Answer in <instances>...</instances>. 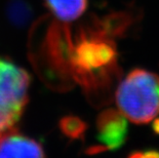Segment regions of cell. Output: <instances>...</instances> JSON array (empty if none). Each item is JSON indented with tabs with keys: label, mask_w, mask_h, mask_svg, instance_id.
I'll return each instance as SVG.
<instances>
[{
	"label": "cell",
	"mask_w": 159,
	"mask_h": 158,
	"mask_svg": "<svg viewBox=\"0 0 159 158\" xmlns=\"http://www.w3.org/2000/svg\"><path fill=\"white\" fill-rule=\"evenodd\" d=\"M49 61L57 70L69 73L89 97L101 101L120 75L114 37L93 19L71 35L69 27L53 25L47 33Z\"/></svg>",
	"instance_id": "6da1fadb"
},
{
	"label": "cell",
	"mask_w": 159,
	"mask_h": 158,
	"mask_svg": "<svg viewBox=\"0 0 159 158\" xmlns=\"http://www.w3.org/2000/svg\"><path fill=\"white\" fill-rule=\"evenodd\" d=\"M116 104L127 120L151 122L159 114V75L148 70H131L117 87Z\"/></svg>",
	"instance_id": "7a4b0ae2"
},
{
	"label": "cell",
	"mask_w": 159,
	"mask_h": 158,
	"mask_svg": "<svg viewBox=\"0 0 159 158\" xmlns=\"http://www.w3.org/2000/svg\"><path fill=\"white\" fill-rule=\"evenodd\" d=\"M29 73L5 56H0V133L16 129L29 100Z\"/></svg>",
	"instance_id": "3957f363"
},
{
	"label": "cell",
	"mask_w": 159,
	"mask_h": 158,
	"mask_svg": "<svg viewBox=\"0 0 159 158\" xmlns=\"http://www.w3.org/2000/svg\"><path fill=\"white\" fill-rule=\"evenodd\" d=\"M98 139L107 150H117L126 141L127 118L120 111L106 109L97 118Z\"/></svg>",
	"instance_id": "277c9868"
},
{
	"label": "cell",
	"mask_w": 159,
	"mask_h": 158,
	"mask_svg": "<svg viewBox=\"0 0 159 158\" xmlns=\"http://www.w3.org/2000/svg\"><path fill=\"white\" fill-rule=\"evenodd\" d=\"M0 158H45L42 146L15 129L0 139Z\"/></svg>",
	"instance_id": "5b68a950"
},
{
	"label": "cell",
	"mask_w": 159,
	"mask_h": 158,
	"mask_svg": "<svg viewBox=\"0 0 159 158\" xmlns=\"http://www.w3.org/2000/svg\"><path fill=\"white\" fill-rule=\"evenodd\" d=\"M89 0H44L46 7L61 22L76 21L85 12Z\"/></svg>",
	"instance_id": "8992f818"
},
{
	"label": "cell",
	"mask_w": 159,
	"mask_h": 158,
	"mask_svg": "<svg viewBox=\"0 0 159 158\" xmlns=\"http://www.w3.org/2000/svg\"><path fill=\"white\" fill-rule=\"evenodd\" d=\"M60 129L66 137L73 140L83 139L84 133L87 129V124L77 116H65L60 120Z\"/></svg>",
	"instance_id": "52a82bcc"
},
{
	"label": "cell",
	"mask_w": 159,
	"mask_h": 158,
	"mask_svg": "<svg viewBox=\"0 0 159 158\" xmlns=\"http://www.w3.org/2000/svg\"><path fill=\"white\" fill-rule=\"evenodd\" d=\"M107 148L105 147L104 145L102 146H93L90 147L89 149L86 150V153L89 154V155H94V154H99L101 152H103V151H106Z\"/></svg>",
	"instance_id": "ba28073f"
},
{
	"label": "cell",
	"mask_w": 159,
	"mask_h": 158,
	"mask_svg": "<svg viewBox=\"0 0 159 158\" xmlns=\"http://www.w3.org/2000/svg\"><path fill=\"white\" fill-rule=\"evenodd\" d=\"M143 158H159V151L149 150L143 153Z\"/></svg>",
	"instance_id": "9c48e42d"
},
{
	"label": "cell",
	"mask_w": 159,
	"mask_h": 158,
	"mask_svg": "<svg viewBox=\"0 0 159 158\" xmlns=\"http://www.w3.org/2000/svg\"><path fill=\"white\" fill-rule=\"evenodd\" d=\"M152 129H153V132L159 136V117L153 120V122H152Z\"/></svg>",
	"instance_id": "30bf717a"
},
{
	"label": "cell",
	"mask_w": 159,
	"mask_h": 158,
	"mask_svg": "<svg viewBox=\"0 0 159 158\" xmlns=\"http://www.w3.org/2000/svg\"><path fill=\"white\" fill-rule=\"evenodd\" d=\"M127 158H143V153L140 151H134V152L130 153Z\"/></svg>",
	"instance_id": "8fae6325"
}]
</instances>
